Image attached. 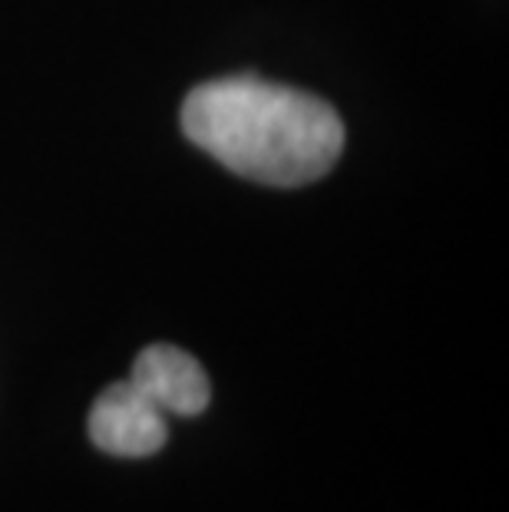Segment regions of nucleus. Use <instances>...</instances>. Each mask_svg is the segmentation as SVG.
<instances>
[{"label":"nucleus","instance_id":"obj_1","mask_svg":"<svg viewBox=\"0 0 509 512\" xmlns=\"http://www.w3.org/2000/svg\"><path fill=\"white\" fill-rule=\"evenodd\" d=\"M182 133L235 176L275 189L321 179L344 149V123L328 103L258 76L196 86L182 103Z\"/></svg>","mask_w":509,"mask_h":512},{"label":"nucleus","instance_id":"obj_2","mask_svg":"<svg viewBox=\"0 0 509 512\" xmlns=\"http://www.w3.org/2000/svg\"><path fill=\"white\" fill-rule=\"evenodd\" d=\"M166 413L153 400H146L129 380L110 384L93 400L90 410V440L110 456H153L166 443Z\"/></svg>","mask_w":509,"mask_h":512},{"label":"nucleus","instance_id":"obj_3","mask_svg":"<svg viewBox=\"0 0 509 512\" xmlns=\"http://www.w3.org/2000/svg\"><path fill=\"white\" fill-rule=\"evenodd\" d=\"M129 384L146 400H153L166 417L169 413H176V417H199L212 400V387L202 364L182 351V347L172 344L143 347L133 361Z\"/></svg>","mask_w":509,"mask_h":512}]
</instances>
